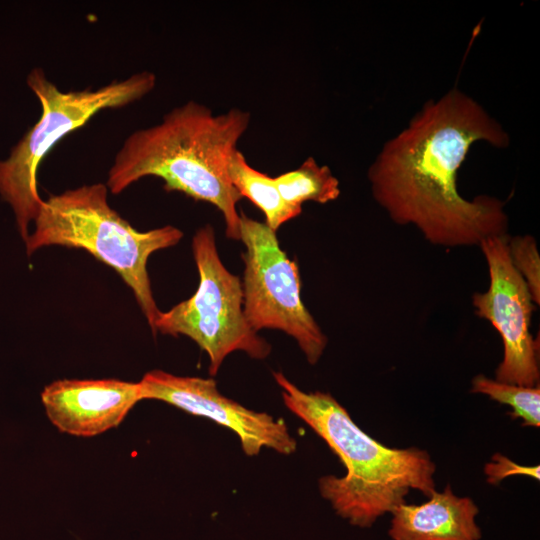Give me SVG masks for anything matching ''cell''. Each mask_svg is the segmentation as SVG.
Returning a JSON list of instances; mask_svg holds the SVG:
<instances>
[{
    "label": "cell",
    "instance_id": "8",
    "mask_svg": "<svg viewBox=\"0 0 540 540\" xmlns=\"http://www.w3.org/2000/svg\"><path fill=\"white\" fill-rule=\"evenodd\" d=\"M508 234L484 239L479 247L489 272V287L472 295L475 314L496 329L503 343V359L495 380L526 387L539 385V341L530 331L535 304L530 291L513 266L508 253Z\"/></svg>",
    "mask_w": 540,
    "mask_h": 540
},
{
    "label": "cell",
    "instance_id": "5",
    "mask_svg": "<svg viewBox=\"0 0 540 540\" xmlns=\"http://www.w3.org/2000/svg\"><path fill=\"white\" fill-rule=\"evenodd\" d=\"M156 80L154 73L141 71L97 89L63 91L43 69L31 70L27 85L40 102V118L12 148L9 157L0 160V195L12 207L24 241L43 203L37 173L48 152L98 112L121 108L146 96L155 88Z\"/></svg>",
    "mask_w": 540,
    "mask_h": 540
},
{
    "label": "cell",
    "instance_id": "3",
    "mask_svg": "<svg viewBox=\"0 0 540 540\" xmlns=\"http://www.w3.org/2000/svg\"><path fill=\"white\" fill-rule=\"evenodd\" d=\"M273 376L285 406L343 463L346 474L320 478L319 491L350 524L371 527L379 517L404 503L411 489L427 497L436 491V466L425 450L385 446L361 430L331 394L302 391L280 372Z\"/></svg>",
    "mask_w": 540,
    "mask_h": 540
},
{
    "label": "cell",
    "instance_id": "12",
    "mask_svg": "<svg viewBox=\"0 0 540 540\" xmlns=\"http://www.w3.org/2000/svg\"><path fill=\"white\" fill-rule=\"evenodd\" d=\"M228 177L241 197L248 198L265 215V223L273 231L296 218L302 207L287 203L281 196L275 178L253 168L241 151L236 149L230 156Z\"/></svg>",
    "mask_w": 540,
    "mask_h": 540
},
{
    "label": "cell",
    "instance_id": "2",
    "mask_svg": "<svg viewBox=\"0 0 540 540\" xmlns=\"http://www.w3.org/2000/svg\"><path fill=\"white\" fill-rule=\"evenodd\" d=\"M250 114L240 108L214 114L194 100L177 106L150 127L132 132L114 156L106 186L119 194L138 180L154 176L164 189L208 202L223 215L226 235L240 240V194L227 166L249 127Z\"/></svg>",
    "mask_w": 540,
    "mask_h": 540
},
{
    "label": "cell",
    "instance_id": "1",
    "mask_svg": "<svg viewBox=\"0 0 540 540\" xmlns=\"http://www.w3.org/2000/svg\"><path fill=\"white\" fill-rule=\"evenodd\" d=\"M478 141L505 148L510 139L476 100L456 88L429 100L370 165L374 200L394 223L414 226L432 245L479 246L507 234L503 201L489 195L469 200L458 191L459 168Z\"/></svg>",
    "mask_w": 540,
    "mask_h": 540
},
{
    "label": "cell",
    "instance_id": "10",
    "mask_svg": "<svg viewBox=\"0 0 540 540\" xmlns=\"http://www.w3.org/2000/svg\"><path fill=\"white\" fill-rule=\"evenodd\" d=\"M142 400L139 382L118 379H64L43 389L50 422L63 433L93 437L120 425Z\"/></svg>",
    "mask_w": 540,
    "mask_h": 540
},
{
    "label": "cell",
    "instance_id": "6",
    "mask_svg": "<svg viewBox=\"0 0 540 540\" xmlns=\"http://www.w3.org/2000/svg\"><path fill=\"white\" fill-rule=\"evenodd\" d=\"M192 249L199 273L198 288L189 299L160 312L154 334L191 338L208 354L211 376L234 351H243L254 359L266 358L271 346L245 317L242 283L220 260L211 225L196 231Z\"/></svg>",
    "mask_w": 540,
    "mask_h": 540
},
{
    "label": "cell",
    "instance_id": "15",
    "mask_svg": "<svg viewBox=\"0 0 540 540\" xmlns=\"http://www.w3.org/2000/svg\"><path fill=\"white\" fill-rule=\"evenodd\" d=\"M511 262L524 279L534 304H540V257L534 237L508 236Z\"/></svg>",
    "mask_w": 540,
    "mask_h": 540
},
{
    "label": "cell",
    "instance_id": "7",
    "mask_svg": "<svg viewBox=\"0 0 540 540\" xmlns=\"http://www.w3.org/2000/svg\"><path fill=\"white\" fill-rule=\"evenodd\" d=\"M240 240L245 246L243 309L254 331L277 329L293 337L310 364L322 356L327 337L301 298L298 266L264 222L240 214Z\"/></svg>",
    "mask_w": 540,
    "mask_h": 540
},
{
    "label": "cell",
    "instance_id": "11",
    "mask_svg": "<svg viewBox=\"0 0 540 540\" xmlns=\"http://www.w3.org/2000/svg\"><path fill=\"white\" fill-rule=\"evenodd\" d=\"M478 512L471 498L456 496L448 485L419 505H398L388 535L392 540H480Z\"/></svg>",
    "mask_w": 540,
    "mask_h": 540
},
{
    "label": "cell",
    "instance_id": "4",
    "mask_svg": "<svg viewBox=\"0 0 540 540\" xmlns=\"http://www.w3.org/2000/svg\"><path fill=\"white\" fill-rule=\"evenodd\" d=\"M106 184L68 189L43 199L29 233L27 254L59 245L84 249L113 268L133 291L152 332L160 314L151 290L147 261L154 252L176 245L183 237L167 225L139 231L111 208Z\"/></svg>",
    "mask_w": 540,
    "mask_h": 540
},
{
    "label": "cell",
    "instance_id": "16",
    "mask_svg": "<svg viewBox=\"0 0 540 540\" xmlns=\"http://www.w3.org/2000/svg\"><path fill=\"white\" fill-rule=\"evenodd\" d=\"M539 471L540 469L538 465H519L499 453L494 454L492 461L487 463L484 468V472L487 475V481L491 484H497L504 478L511 475H526L539 480Z\"/></svg>",
    "mask_w": 540,
    "mask_h": 540
},
{
    "label": "cell",
    "instance_id": "14",
    "mask_svg": "<svg viewBox=\"0 0 540 540\" xmlns=\"http://www.w3.org/2000/svg\"><path fill=\"white\" fill-rule=\"evenodd\" d=\"M471 392L487 395L492 400L509 405L512 418H521L523 425H540V388L499 382L479 374L472 379Z\"/></svg>",
    "mask_w": 540,
    "mask_h": 540
},
{
    "label": "cell",
    "instance_id": "13",
    "mask_svg": "<svg viewBox=\"0 0 540 540\" xmlns=\"http://www.w3.org/2000/svg\"><path fill=\"white\" fill-rule=\"evenodd\" d=\"M283 199L296 207L306 201L325 204L340 195L338 179L326 165H319L313 157H308L297 169L275 177Z\"/></svg>",
    "mask_w": 540,
    "mask_h": 540
},
{
    "label": "cell",
    "instance_id": "9",
    "mask_svg": "<svg viewBox=\"0 0 540 540\" xmlns=\"http://www.w3.org/2000/svg\"><path fill=\"white\" fill-rule=\"evenodd\" d=\"M139 384L142 400L163 401L229 428L239 437L247 456L258 455L263 447L283 455H290L296 450V440L284 421L250 410L223 396L214 379L176 376L153 370L146 373Z\"/></svg>",
    "mask_w": 540,
    "mask_h": 540
}]
</instances>
